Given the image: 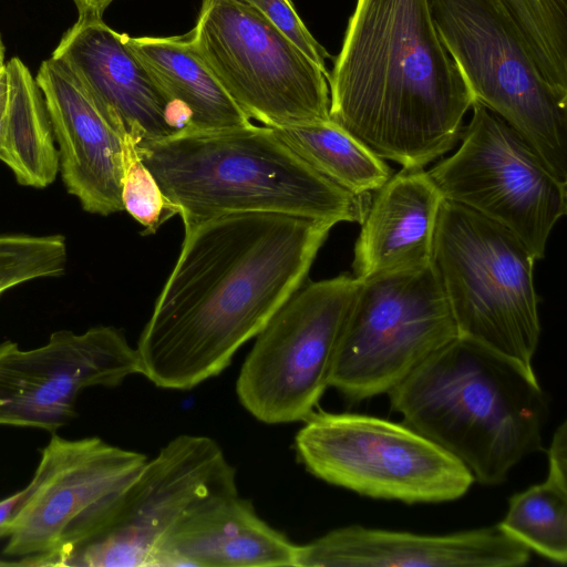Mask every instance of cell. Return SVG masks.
I'll return each mask as SVG.
<instances>
[{"label":"cell","instance_id":"1","mask_svg":"<svg viewBox=\"0 0 567 567\" xmlns=\"http://www.w3.org/2000/svg\"><path fill=\"white\" fill-rule=\"evenodd\" d=\"M334 224L235 213L185 231L136 350L141 374L189 390L218 375L307 279Z\"/></svg>","mask_w":567,"mask_h":567},{"label":"cell","instance_id":"2","mask_svg":"<svg viewBox=\"0 0 567 567\" xmlns=\"http://www.w3.org/2000/svg\"><path fill=\"white\" fill-rule=\"evenodd\" d=\"M327 80L330 120L402 168L450 152L474 103L430 0H357Z\"/></svg>","mask_w":567,"mask_h":567},{"label":"cell","instance_id":"3","mask_svg":"<svg viewBox=\"0 0 567 567\" xmlns=\"http://www.w3.org/2000/svg\"><path fill=\"white\" fill-rule=\"evenodd\" d=\"M402 423L460 460L482 485L504 483L543 451L548 399L534 370L457 337L388 393Z\"/></svg>","mask_w":567,"mask_h":567},{"label":"cell","instance_id":"4","mask_svg":"<svg viewBox=\"0 0 567 567\" xmlns=\"http://www.w3.org/2000/svg\"><path fill=\"white\" fill-rule=\"evenodd\" d=\"M137 151L185 231L224 215L252 212L360 224L372 196L338 186L266 125L182 130L137 143Z\"/></svg>","mask_w":567,"mask_h":567},{"label":"cell","instance_id":"5","mask_svg":"<svg viewBox=\"0 0 567 567\" xmlns=\"http://www.w3.org/2000/svg\"><path fill=\"white\" fill-rule=\"evenodd\" d=\"M536 260L506 227L462 205L442 203L432 262L458 337L529 370L542 332Z\"/></svg>","mask_w":567,"mask_h":567},{"label":"cell","instance_id":"6","mask_svg":"<svg viewBox=\"0 0 567 567\" xmlns=\"http://www.w3.org/2000/svg\"><path fill=\"white\" fill-rule=\"evenodd\" d=\"M437 32L473 96L512 126L567 184V99L543 79L496 0H430Z\"/></svg>","mask_w":567,"mask_h":567},{"label":"cell","instance_id":"7","mask_svg":"<svg viewBox=\"0 0 567 567\" xmlns=\"http://www.w3.org/2000/svg\"><path fill=\"white\" fill-rule=\"evenodd\" d=\"M298 431L299 461L313 476L359 495L405 504L451 502L474 476L456 457L404 423L315 411Z\"/></svg>","mask_w":567,"mask_h":567},{"label":"cell","instance_id":"8","mask_svg":"<svg viewBox=\"0 0 567 567\" xmlns=\"http://www.w3.org/2000/svg\"><path fill=\"white\" fill-rule=\"evenodd\" d=\"M457 337L433 262L362 281L340 333L329 386L352 402L386 394Z\"/></svg>","mask_w":567,"mask_h":567},{"label":"cell","instance_id":"9","mask_svg":"<svg viewBox=\"0 0 567 567\" xmlns=\"http://www.w3.org/2000/svg\"><path fill=\"white\" fill-rule=\"evenodd\" d=\"M147 457L100 437L66 440L53 433L2 554L24 566H64L68 556L107 524L116 503Z\"/></svg>","mask_w":567,"mask_h":567},{"label":"cell","instance_id":"10","mask_svg":"<svg viewBox=\"0 0 567 567\" xmlns=\"http://www.w3.org/2000/svg\"><path fill=\"white\" fill-rule=\"evenodd\" d=\"M187 35L249 120L281 127L330 118L328 73L252 9L203 0Z\"/></svg>","mask_w":567,"mask_h":567},{"label":"cell","instance_id":"11","mask_svg":"<svg viewBox=\"0 0 567 567\" xmlns=\"http://www.w3.org/2000/svg\"><path fill=\"white\" fill-rule=\"evenodd\" d=\"M360 284L350 274L305 281L258 332L236 382L239 402L255 419L284 424L315 412Z\"/></svg>","mask_w":567,"mask_h":567},{"label":"cell","instance_id":"12","mask_svg":"<svg viewBox=\"0 0 567 567\" xmlns=\"http://www.w3.org/2000/svg\"><path fill=\"white\" fill-rule=\"evenodd\" d=\"M471 109L457 151L427 173L445 200L506 227L543 259L567 213V184L498 115L478 102Z\"/></svg>","mask_w":567,"mask_h":567},{"label":"cell","instance_id":"13","mask_svg":"<svg viewBox=\"0 0 567 567\" xmlns=\"http://www.w3.org/2000/svg\"><path fill=\"white\" fill-rule=\"evenodd\" d=\"M235 493L236 470L219 444L181 434L146 460L103 530L72 551L64 566L158 567L164 542L186 516Z\"/></svg>","mask_w":567,"mask_h":567},{"label":"cell","instance_id":"14","mask_svg":"<svg viewBox=\"0 0 567 567\" xmlns=\"http://www.w3.org/2000/svg\"><path fill=\"white\" fill-rule=\"evenodd\" d=\"M141 374L136 348L109 326L83 333L53 332L39 348L0 344V425L56 432L75 416L79 394L91 386H116Z\"/></svg>","mask_w":567,"mask_h":567},{"label":"cell","instance_id":"15","mask_svg":"<svg viewBox=\"0 0 567 567\" xmlns=\"http://www.w3.org/2000/svg\"><path fill=\"white\" fill-rule=\"evenodd\" d=\"M118 134L137 143L169 137L187 117L128 42L99 17L83 16L52 53Z\"/></svg>","mask_w":567,"mask_h":567},{"label":"cell","instance_id":"16","mask_svg":"<svg viewBox=\"0 0 567 567\" xmlns=\"http://www.w3.org/2000/svg\"><path fill=\"white\" fill-rule=\"evenodd\" d=\"M59 152L68 192L91 214L124 210L123 137L62 63L43 61L35 76Z\"/></svg>","mask_w":567,"mask_h":567},{"label":"cell","instance_id":"17","mask_svg":"<svg viewBox=\"0 0 567 567\" xmlns=\"http://www.w3.org/2000/svg\"><path fill=\"white\" fill-rule=\"evenodd\" d=\"M529 559L497 525L421 535L353 524L298 545L296 567H518Z\"/></svg>","mask_w":567,"mask_h":567},{"label":"cell","instance_id":"18","mask_svg":"<svg viewBox=\"0 0 567 567\" xmlns=\"http://www.w3.org/2000/svg\"><path fill=\"white\" fill-rule=\"evenodd\" d=\"M444 202L424 168H402L375 192L354 245L352 276L359 281L432 262Z\"/></svg>","mask_w":567,"mask_h":567},{"label":"cell","instance_id":"19","mask_svg":"<svg viewBox=\"0 0 567 567\" xmlns=\"http://www.w3.org/2000/svg\"><path fill=\"white\" fill-rule=\"evenodd\" d=\"M298 545L268 525L238 493L217 497L168 535L158 567H296Z\"/></svg>","mask_w":567,"mask_h":567},{"label":"cell","instance_id":"20","mask_svg":"<svg viewBox=\"0 0 567 567\" xmlns=\"http://www.w3.org/2000/svg\"><path fill=\"white\" fill-rule=\"evenodd\" d=\"M128 42L185 113L183 130L215 131L251 123L196 53L187 34L128 37Z\"/></svg>","mask_w":567,"mask_h":567},{"label":"cell","instance_id":"21","mask_svg":"<svg viewBox=\"0 0 567 567\" xmlns=\"http://www.w3.org/2000/svg\"><path fill=\"white\" fill-rule=\"evenodd\" d=\"M8 100L0 161L23 186L44 188L59 172V152L42 93L17 56L6 64Z\"/></svg>","mask_w":567,"mask_h":567},{"label":"cell","instance_id":"22","mask_svg":"<svg viewBox=\"0 0 567 567\" xmlns=\"http://www.w3.org/2000/svg\"><path fill=\"white\" fill-rule=\"evenodd\" d=\"M272 128L311 167L352 194H372L392 175L383 158L330 118Z\"/></svg>","mask_w":567,"mask_h":567},{"label":"cell","instance_id":"23","mask_svg":"<svg viewBox=\"0 0 567 567\" xmlns=\"http://www.w3.org/2000/svg\"><path fill=\"white\" fill-rule=\"evenodd\" d=\"M506 535L546 559L567 561V486L546 477L508 499L497 524Z\"/></svg>","mask_w":567,"mask_h":567},{"label":"cell","instance_id":"24","mask_svg":"<svg viewBox=\"0 0 567 567\" xmlns=\"http://www.w3.org/2000/svg\"><path fill=\"white\" fill-rule=\"evenodd\" d=\"M525 41L543 79L567 99V0H496Z\"/></svg>","mask_w":567,"mask_h":567},{"label":"cell","instance_id":"25","mask_svg":"<svg viewBox=\"0 0 567 567\" xmlns=\"http://www.w3.org/2000/svg\"><path fill=\"white\" fill-rule=\"evenodd\" d=\"M66 260L62 235L0 233V296L31 280L61 276Z\"/></svg>","mask_w":567,"mask_h":567},{"label":"cell","instance_id":"26","mask_svg":"<svg viewBox=\"0 0 567 567\" xmlns=\"http://www.w3.org/2000/svg\"><path fill=\"white\" fill-rule=\"evenodd\" d=\"M122 202L124 210L143 226L144 235L155 234L164 221L175 215L174 208L141 159L137 142L130 135L123 137Z\"/></svg>","mask_w":567,"mask_h":567},{"label":"cell","instance_id":"27","mask_svg":"<svg viewBox=\"0 0 567 567\" xmlns=\"http://www.w3.org/2000/svg\"><path fill=\"white\" fill-rule=\"evenodd\" d=\"M252 9L301 49L322 71H327L328 51L315 39L291 0H229Z\"/></svg>","mask_w":567,"mask_h":567},{"label":"cell","instance_id":"28","mask_svg":"<svg viewBox=\"0 0 567 567\" xmlns=\"http://www.w3.org/2000/svg\"><path fill=\"white\" fill-rule=\"evenodd\" d=\"M547 478L567 486V425L565 421L555 430L548 449Z\"/></svg>","mask_w":567,"mask_h":567},{"label":"cell","instance_id":"29","mask_svg":"<svg viewBox=\"0 0 567 567\" xmlns=\"http://www.w3.org/2000/svg\"><path fill=\"white\" fill-rule=\"evenodd\" d=\"M25 487L0 501V538H7L13 518L24 497Z\"/></svg>","mask_w":567,"mask_h":567},{"label":"cell","instance_id":"30","mask_svg":"<svg viewBox=\"0 0 567 567\" xmlns=\"http://www.w3.org/2000/svg\"><path fill=\"white\" fill-rule=\"evenodd\" d=\"M78 11L79 17L90 16V17H99L102 18L106 8L114 0H73Z\"/></svg>","mask_w":567,"mask_h":567},{"label":"cell","instance_id":"31","mask_svg":"<svg viewBox=\"0 0 567 567\" xmlns=\"http://www.w3.org/2000/svg\"><path fill=\"white\" fill-rule=\"evenodd\" d=\"M7 100H8V81H7V72L6 66L0 72V150H1V142H2V125H3V117L6 113L7 107Z\"/></svg>","mask_w":567,"mask_h":567},{"label":"cell","instance_id":"32","mask_svg":"<svg viewBox=\"0 0 567 567\" xmlns=\"http://www.w3.org/2000/svg\"><path fill=\"white\" fill-rule=\"evenodd\" d=\"M4 51H3V45H2V42H1V39H0V72L4 69L6 64H4Z\"/></svg>","mask_w":567,"mask_h":567}]
</instances>
